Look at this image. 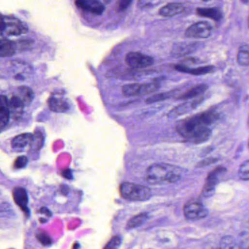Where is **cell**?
Segmentation results:
<instances>
[{
  "mask_svg": "<svg viewBox=\"0 0 249 249\" xmlns=\"http://www.w3.org/2000/svg\"><path fill=\"white\" fill-rule=\"evenodd\" d=\"M219 119V114L211 108L197 115L181 120L176 125L178 134L187 141L199 144L208 141L211 137V125Z\"/></svg>",
  "mask_w": 249,
  "mask_h": 249,
  "instance_id": "1",
  "label": "cell"
},
{
  "mask_svg": "<svg viewBox=\"0 0 249 249\" xmlns=\"http://www.w3.org/2000/svg\"><path fill=\"white\" fill-rule=\"evenodd\" d=\"M179 180L180 176L169 170L166 165L155 164L147 169V181L151 184H159L164 182L174 183Z\"/></svg>",
  "mask_w": 249,
  "mask_h": 249,
  "instance_id": "2",
  "label": "cell"
},
{
  "mask_svg": "<svg viewBox=\"0 0 249 249\" xmlns=\"http://www.w3.org/2000/svg\"><path fill=\"white\" fill-rule=\"evenodd\" d=\"M120 193L123 199L136 202L148 200L152 197L150 188L129 182H124L120 184Z\"/></svg>",
  "mask_w": 249,
  "mask_h": 249,
  "instance_id": "3",
  "label": "cell"
},
{
  "mask_svg": "<svg viewBox=\"0 0 249 249\" xmlns=\"http://www.w3.org/2000/svg\"><path fill=\"white\" fill-rule=\"evenodd\" d=\"M160 88L159 83L152 82L147 83H130L124 85L122 88V93L124 97L131 98V97L140 96V95H146L149 94L157 92Z\"/></svg>",
  "mask_w": 249,
  "mask_h": 249,
  "instance_id": "4",
  "label": "cell"
},
{
  "mask_svg": "<svg viewBox=\"0 0 249 249\" xmlns=\"http://www.w3.org/2000/svg\"><path fill=\"white\" fill-rule=\"evenodd\" d=\"M184 214L188 220H200L208 216V211L199 199L188 201L184 207Z\"/></svg>",
  "mask_w": 249,
  "mask_h": 249,
  "instance_id": "5",
  "label": "cell"
},
{
  "mask_svg": "<svg viewBox=\"0 0 249 249\" xmlns=\"http://www.w3.org/2000/svg\"><path fill=\"white\" fill-rule=\"evenodd\" d=\"M227 171V169L223 166H219L209 173L205 179V183L202 189V195L205 198H211L215 193L216 188L219 182L221 175Z\"/></svg>",
  "mask_w": 249,
  "mask_h": 249,
  "instance_id": "6",
  "label": "cell"
},
{
  "mask_svg": "<svg viewBox=\"0 0 249 249\" xmlns=\"http://www.w3.org/2000/svg\"><path fill=\"white\" fill-rule=\"evenodd\" d=\"M213 28L206 21H199L189 26L185 32V36L188 38L206 39L211 37Z\"/></svg>",
  "mask_w": 249,
  "mask_h": 249,
  "instance_id": "7",
  "label": "cell"
},
{
  "mask_svg": "<svg viewBox=\"0 0 249 249\" xmlns=\"http://www.w3.org/2000/svg\"><path fill=\"white\" fill-rule=\"evenodd\" d=\"M125 62L128 66L134 69H144L151 66L154 63L152 56L140 52H129L125 56Z\"/></svg>",
  "mask_w": 249,
  "mask_h": 249,
  "instance_id": "8",
  "label": "cell"
},
{
  "mask_svg": "<svg viewBox=\"0 0 249 249\" xmlns=\"http://www.w3.org/2000/svg\"><path fill=\"white\" fill-rule=\"evenodd\" d=\"M75 5L78 8L97 16L102 15L105 7L99 0H75Z\"/></svg>",
  "mask_w": 249,
  "mask_h": 249,
  "instance_id": "9",
  "label": "cell"
},
{
  "mask_svg": "<svg viewBox=\"0 0 249 249\" xmlns=\"http://www.w3.org/2000/svg\"><path fill=\"white\" fill-rule=\"evenodd\" d=\"M13 198L14 202L21 208L25 215L27 217L30 216V209L28 208L29 198L27 190L22 187L14 188L13 190Z\"/></svg>",
  "mask_w": 249,
  "mask_h": 249,
  "instance_id": "10",
  "label": "cell"
},
{
  "mask_svg": "<svg viewBox=\"0 0 249 249\" xmlns=\"http://www.w3.org/2000/svg\"><path fill=\"white\" fill-rule=\"evenodd\" d=\"M204 101V97L199 96L198 98H195L194 100L191 102H186V103L182 104V105H179L176 108L171 111L169 114V116L173 118V117L178 116L182 115V114H187L189 113V111H192L195 108L201 105Z\"/></svg>",
  "mask_w": 249,
  "mask_h": 249,
  "instance_id": "11",
  "label": "cell"
},
{
  "mask_svg": "<svg viewBox=\"0 0 249 249\" xmlns=\"http://www.w3.org/2000/svg\"><path fill=\"white\" fill-rule=\"evenodd\" d=\"M10 116L11 113L8 98L4 95H0V132L8 125Z\"/></svg>",
  "mask_w": 249,
  "mask_h": 249,
  "instance_id": "12",
  "label": "cell"
},
{
  "mask_svg": "<svg viewBox=\"0 0 249 249\" xmlns=\"http://www.w3.org/2000/svg\"><path fill=\"white\" fill-rule=\"evenodd\" d=\"M185 11H186V7L183 4L172 2L162 7L159 11V14L165 18H169V17H175L182 14Z\"/></svg>",
  "mask_w": 249,
  "mask_h": 249,
  "instance_id": "13",
  "label": "cell"
},
{
  "mask_svg": "<svg viewBox=\"0 0 249 249\" xmlns=\"http://www.w3.org/2000/svg\"><path fill=\"white\" fill-rule=\"evenodd\" d=\"M175 69L179 72H184V73L190 74L192 75H206V74L211 73L215 70V66L212 65H208V66H198V67L192 68L188 67V66H183V65H179L175 66Z\"/></svg>",
  "mask_w": 249,
  "mask_h": 249,
  "instance_id": "14",
  "label": "cell"
},
{
  "mask_svg": "<svg viewBox=\"0 0 249 249\" xmlns=\"http://www.w3.org/2000/svg\"><path fill=\"white\" fill-rule=\"evenodd\" d=\"M198 44L196 43H178L173 48L171 53L175 57H181L186 55L190 54L198 49Z\"/></svg>",
  "mask_w": 249,
  "mask_h": 249,
  "instance_id": "15",
  "label": "cell"
},
{
  "mask_svg": "<svg viewBox=\"0 0 249 249\" xmlns=\"http://www.w3.org/2000/svg\"><path fill=\"white\" fill-rule=\"evenodd\" d=\"M48 106L50 111L56 113H64L68 111L69 108V105L66 100L62 98L57 97H51L49 98Z\"/></svg>",
  "mask_w": 249,
  "mask_h": 249,
  "instance_id": "16",
  "label": "cell"
},
{
  "mask_svg": "<svg viewBox=\"0 0 249 249\" xmlns=\"http://www.w3.org/2000/svg\"><path fill=\"white\" fill-rule=\"evenodd\" d=\"M208 85L206 84L196 85V86H193L189 90L185 92V93L179 95L178 98H176V99L180 100H185L198 98V97L202 95L208 89Z\"/></svg>",
  "mask_w": 249,
  "mask_h": 249,
  "instance_id": "17",
  "label": "cell"
},
{
  "mask_svg": "<svg viewBox=\"0 0 249 249\" xmlns=\"http://www.w3.org/2000/svg\"><path fill=\"white\" fill-rule=\"evenodd\" d=\"M196 13L199 17L210 18L215 21H219L222 18L221 11L217 8H198Z\"/></svg>",
  "mask_w": 249,
  "mask_h": 249,
  "instance_id": "18",
  "label": "cell"
},
{
  "mask_svg": "<svg viewBox=\"0 0 249 249\" xmlns=\"http://www.w3.org/2000/svg\"><path fill=\"white\" fill-rule=\"evenodd\" d=\"M8 102H9L11 116L16 118L21 116V114H23V109H24V107H26L24 102L15 95L11 98L10 100H8Z\"/></svg>",
  "mask_w": 249,
  "mask_h": 249,
  "instance_id": "19",
  "label": "cell"
},
{
  "mask_svg": "<svg viewBox=\"0 0 249 249\" xmlns=\"http://www.w3.org/2000/svg\"><path fill=\"white\" fill-rule=\"evenodd\" d=\"M21 101L24 102L25 106H28L34 100V95L33 91L27 86H20L17 89L15 94Z\"/></svg>",
  "mask_w": 249,
  "mask_h": 249,
  "instance_id": "20",
  "label": "cell"
},
{
  "mask_svg": "<svg viewBox=\"0 0 249 249\" xmlns=\"http://www.w3.org/2000/svg\"><path fill=\"white\" fill-rule=\"evenodd\" d=\"M33 134L30 133H23L13 139L12 147L14 149H24L30 144L32 140Z\"/></svg>",
  "mask_w": 249,
  "mask_h": 249,
  "instance_id": "21",
  "label": "cell"
},
{
  "mask_svg": "<svg viewBox=\"0 0 249 249\" xmlns=\"http://www.w3.org/2000/svg\"><path fill=\"white\" fill-rule=\"evenodd\" d=\"M16 52L15 44L11 40L0 39V57H9Z\"/></svg>",
  "mask_w": 249,
  "mask_h": 249,
  "instance_id": "22",
  "label": "cell"
},
{
  "mask_svg": "<svg viewBox=\"0 0 249 249\" xmlns=\"http://www.w3.org/2000/svg\"><path fill=\"white\" fill-rule=\"evenodd\" d=\"M237 59L240 66H249V44H243L240 46Z\"/></svg>",
  "mask_w": 249,
  "mask_h": 249,
  "instance_id": "23",
  "label": "cell"
},
{
  "mask_svg": "<svg viewBox=\"0 0 249 249\" xmlns=\"http://www.w3.org/2000/svg\"><path fill=\"white\" fill-rule=\"evenodd\" d=\"M147 218H148V214H147V213L139 214V215L136 216L134 218H131L128 221L126 228L128 230H132L136 227H140L147 221Z\"/></svg>",
  "mask_w": 249,
  "mask_h": 249,
  "instance_id": "24",
  "label": "cell"
},
{
  "mask_svg": "<svg viewBox=\"0 0 249 249\" xmlns=\"http://www.w3.org/2000/svg\"><path fill=\"white\" fill-rule=\"evenodd\" d=\"M44 144V136L40 132H35L33 134L32 140L30 143V149L31 150H40Z\"/></svg>",
  "mask_w": 249,
  "mask_h": 249,
  "instance_id": "25",
  "label": "cell"
},
{
  "mask_svg": "<svg viewBox=\"0 0 249 249\" xmlns=\"http://www.w3.org/2000/svg\"><path fill=\"white\" fill-rule=\"evenodd\" d=\"M238 176L241 180L249 181V160L245 161L238 170Z\"/></svg>",
  "mask_w": 249,
  "mask_h": 249,
  "instance_id": "26",
  "label": "cell"
},
{
  "mask_svg": "<svg viewBox=\"0 0 249 249\" xmlns=\"http://www.w3.org/2000/svg\"><path fill=\"white\" fill-rule=\"evenodd\" d=\"M171 92L169 93H160L153 95L146 100L147 104L155 103V102H160V101L166 100L169 98H171Z\"/></svg>",
  "mask_w": 249,
  "mask_h": 249,
  "instance_id": "27",
  "label": "cell"
},
{
  "mask_svg": "<svg viewBox=\"0 0 249 249\" xmlns=\"http://www.w3.org/2000/svg\"><path fill=\"white\" fill-rule=\"evenodd\" d=\"M36 237H37V240L43 245V246H49L52 244L53 241H52L51 237L47 234L46 232H39L37 234H36Z\"/></svg>",
  "mask_w": 249,
  "mask_h": 249,
  "instance_id": "28",
  "label": "cell"
},
{
  "mask_svg": "<svg viewBox=\"0 0 249 249\" xmlns=\"http://www.w3.org/2000/svg\"><path fill=\"white\" fill-rule=\"evenodd\" d=\"M28 162L29 159L27 156H18V157L16 159L15 162H14V167H15L16 169H18V170L24 168V167H25L26 166H27Z\"/></svg>",
  "mask_w": 249,
  "mask_h": 249,
  "instance_id": "29",
  "label": "cell"
},
{
  "mask_svg": "<svg viewBox=\"0 0 249 249\" xmlns=\"http://www.w3.org/2000/svg\"><path fill=\"white\" fill-rule=\"evenodd\" d=\"M121 237H118V236H115V237L111 238V240L107 243V246L104 248L108 249H117V248L120 247V245H121Z\"/></svg>",
  "mask_w": 249,
  "mask_h": 249,
  "instance_id": "30",
  "label": "cell"
},
{
  "mask_svg": "<svg viewBox=\"0 0 249 249\" xmlns=\"http://www.w3.org/2000/svg\"><path fill=\"white\" fill-rule=\"evenodd\" d=\"M133 0H118L117 2V11L123 12L129 8L131 4L132 3Z\"/></svg>",
  "mask_w": 249,
  "mask_h": 249,
  "instance_id": "31",
  "label": "cell"
},
{
  "mask_svg": "<svg viewBox=\"0 0 249 249\" xmlns=\"http://www.w3.org/2000/svg\"><path fill=\"white\" fill-rule=\"evenodd\" d=\"M218 158L217 157H209L206 158V159H203V160L200 162L198 164V167H205V166H208V165H213V164L216 163V162H218Z\"/></svg>",
  "mask_w": 249,
  "mask_h": 249,
  "instance_id": "32",
  "label": "cell"
},
{
  "mask_svg": "<svg viewBox=\"0 0 249 249\" xmlns=\"http://www.w3.org/2000/svg\"><path fill=\"white\" fill-rule=\"evenodd\" d=\"M157 0H140L138 5L141 8H148L154 6Z\"/></svg>",
  "mask_w": 249,
  "mask_h": 249,
  "instance_id": "33",
  "label": "cell"
},
{
  "mask_svg": "<svg viewBox=\"0 0 249 249\" xmlns=\"http://www.w3.org/2000/svg\"><path fill=\"white\" fill-rule=\"evenodd\" d=\"M221 247L223 248H234L235 247V243H234L233 238L230 237H225L221 240Z\"/></svg>",
  "mask_w": 249,
  "mask_h": 249,
  "instance_id": "34",
  "label": "cell"
},
{
  "mask_svg": "<svg viewBox=\"0 0 249 249\" xmlns=\"http://www.w3.org/2000/svg\"><path fill=\"white\" fill-rule=\"evenodd\" d=\"M62 175L63 177L66 178V179H69V180L72 179V178H73L72 171H71V170H69V169L62 171Z\"/></svg>",
  "mask_w": 249,
  "mask_h": 249,
  "instance_id": "35",
  "label": "cell"
},
{
  "mask_svg": "<svg viewBox=\"0 0 249 249\" xmlns=\"http://www.w3.org/2000/svg\"><path fill=\"white\" fill-rule=\"evenodd\" d=\"M5 25H6V23H5V19H4V17L2 15H0V34H2L3 33L4 30H5Z\"/></svg>",
  "mask_w": 249,
  "mask_h": 249,
  "instance_id": "36",
  "label": "cell"
},
{
  "mask_svg": "<svg viewBox=\"0 0 249 249\" xmlns=\"http://www.w3.org/2000/svg\"><path fill=\"white\" fill-rule=\"evenodd\" d=\"M40 211V213H42V214H46V215H47V216L50 217L52 216V214L50 213V211H49L47 208H45V207L42 208Z\"/></svg>",
  "mask_w": 249,
  "mask_h": 249,
  "instance_id": "37",
  "label": "cell"
},
{
  "mask_svg": "<svg viewBox=\"0 0 249 249\" xmlns=\"http://www.w3.org/2000/svg\"><path fill=\"white\" fill-rule=\"evenodd\" d=\"M16 78L17 80H23L24 79V77L19 74V75H17L16 76Z\"/></svg>",
  "mask_w": 249,
  "mask_h": 249,
  "instance_id": "38",
  "label": "cell"
},
{
  "mask_svg": "<svg viewBox=\"0 0 249 249\" xmlns=\"http://www.w3.org/2000/svg\"><path fill=\"white\" fill-rule=\"evenodd\" d=\"M243 1V3L246 4L249 2V0H242Z\"/></svg>",
  "mask_w": 249,
  "mask_h": 249,
  "instance_id": "39",
  "label": "cell"
},
{
  "mask_svg": "<svg viewBox=\"0 0 249 249\" xmlns=\"http://www.w3.org/2000/svg\"><path fill=\"white\" fill-rule=\"evenodd\" d=\"M202 1H203V2H208L210 0H202Z\"/></svg>",
  "mask_w": 249,
  "mask_h": 249,
  "instance_id": "40",
  "label": "cell"
},
{
  "mask_svg": "<svg viewBox=\"0 0 249 249\" xmlns=\"http://www.w3.org/2000/svg\"><path fill=\"white\" fill-rule=\"evenodd\" d=\"M248 24H249V19H248Z\"/></svg>",
  "mask_w": 249,
  "mask_h": 249,
  "instance_id": "41",
  "label": "cell"
},
{
  "mask_svg": "<svg viewBox=\"0 0 249 249\" xmlns=\"http://www.w3.org/2000/svg\"></svg>",
  "mask_w": 249,
  "mask_h": 249,
  "instance_id": "42",
  "label": "cell"
}]
</instances>
